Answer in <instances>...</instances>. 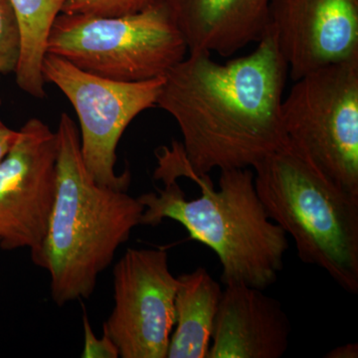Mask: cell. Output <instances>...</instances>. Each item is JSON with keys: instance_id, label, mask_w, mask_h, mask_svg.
<instances>
[{"instance_id": "cell-13", "label": "cell", "mask_w": 358, "mask_h": 358, "mask_svg": "<svg viewBox=\"0 0 358 358\" xmlns=\"http://www.w3.org/2000/svg\"><path fill=\"white\" fill-rule=\"evenodd\" d=\"M167 358H207L222 289L203 267L178 277Z\"/></svg>"}, {"instance_id": "cell-15", "label": "cell", "mask_w": 358, "mask_h": 358, "mask_svg": "<svg viewBox=\"0 0 358 358\" xmlns=\"http://www.w3.org/2000/svg\"><path fill=\"white\" fill-rule=\"evenodd\" d=\"M21 53V31L10 0H0V74L15 73Z\"/></svg>"}, {"instance_id": "cell-4", "label": "cell", "mask_w": 358, "mask_h": 358, "mask_svg": "<svg viewBox=\"0 0 358 358\" xmlns=\"http://www.w3.org/2000/svg\"><path fill=\"white\" fill-rule=\"evenodd\" d=\"M271 220L291 235L301 262L358 293V195L331 182L292 143L253 167Z\"/></svg>"}, {"instance_id": "cell-1", "label": "cell", "mask_w": 358, "mask_h": 358, "mask_svg": "<svg viewBox=\"0 0 358 358\" xmlns=\"http://www.w3.org/2000/svg\"><path fill=\"white\" fill-rule=\"evenodd\" d=\"M288 66L273 33L228 62L188 54L164 78L157 106L176 120L183 143L162 148L157 178L190 179L214 169H253L288 143L282 117Z\"/></svg>"}, {"instance_id": "cell-5", "label": "cell", "mask_w": 358, "mask_h": 358, "mask_svg": "<svg viewBox=\"0 0 358 358\" xmlns=\"http://www.w3.org/2000/svg\"><path fill=\"white\" fill-rule=\"evenodd\" d=\"M47 53L96 76L141 82L166 77L188 50L164 0H155L120 16L60 13Z\"/></svg>"}, {"instance_id": "cell-7", "label": "cell", "mask_w": 358, "mask_h": 358, "mask_svg": "<svg viewBox=\"0 0 358 358\" xmlns=\"http://www.w3.org/2000/svg\"><path fill=\"white\" fill-rule=\"evenodd\" d=\"M42 75L45 83L55 85L76 110L82 157L92 178L99 185L127 192L131 173H115L117 143L138 115L157 106L164 78L114 81L49 53L42 62Z\"/></svg>"}, {"instance_id": "cell-6", "label": "cell", "mask_w": 358, "mask_h": 358, "mask_svg": "<svg viewBox=\"0 0 358 358\" xmlns=\"http://www.w3.org/2000/svg\"><path fill=\"white\" fill-rule=\"evenodd\" d=\"M294 82L282 103L289 143L331 182L358 195V59Z\"/></svg>"}, {"instance_id": "cell-9", "label": "cell", "mask_w": 358, "mask_h": 358, "mask_svg": "<svg viewBox=\"0 0 358 358\" xmlns=\"http://www.w3.org/2000/svg\"><path fill=\"white\" fill-rule=\"evenodd\" d=\"M56 131L32 117L0 160V247L29 248L31 257L46 236L56 197Z\"/></svg>"}, {"instance_id": "cell-19", "label": "cell", "mask_w": 358, "mask_h": 358, "mask_svg": "<svg viewBox=\"0 0 358 358\" xmlns=\"http://www.w3.org/2000/svg\"><path fill=\"white\" fill-rule=\"evenodd\" d=\"M324 357L327 358H357L358 343H352L348 345L336 346L331 352H327Z\"/></svg>"}, {"instance_id": "cell-16", "label": "cell", "mask_w": 358, "mask_h": 358, "mask_svg": "<svg viewBox=\"0 0 358 358\" xmlns=\"http://www.w3.org/2000/svg\"><path fill=\"white\" fill-rule=\"evenodd\" d=\"M155 0H69L62 13L120 16L138 13Z\"/></svg>"}, {"instance_id": "cell-20", "label": "cell", "mask_w": 358, "mask_h": 358, "mask_svg": "<svg viewBox=\"0 0 358 358\" xmlns=\"http://www.w3.org/2000/svg\"><path fill=\"white\" fill-rule=\"evenodd\" d=\"M2 124H4L3 122H1V120H0V126H2Z\"/></svg>"}, {"instance_id": "cell-8", "label": "cell", "mask_w": 358, "mask_h": 358, "mask_svg": "<svg viewBox=\"0 0 358 358\" xmlns=\"http://www.w3.org/2000/svg\"><path fill=\"white\" fill-rule=\"evenodd\" d=\"M114 308L103 324L122 358H167L178 277L164 249L127 250L114 270Z\"/></svg>"}, {"instance_id": "cell-17", "label": "cell", "mask_w": 358, "mask_h": 358, "mask_svg": "<svg viewBox=\"0 0 358 358\" xmlns=\"http://www.w3.org/2000/svg\"><path fill=\"white\" fill-rule=\"evenodd\" d=\"M84 326V350L81 353L83 358H117L120 357L119 350L113 343L112 339L103 334L102 338H96L92 329L87 313L83 315Z\"/></svg>"}, {"instance_id": "cell-2", "label": "cell", "mask_w": 358, "mask_h": 358, "mask_svg": "<svg viewBox=\"0 0 358 358\" xmlns=\"http://www.w3.org/2000/svg\"><path fill=\"white\" fill-rule=\"evenodd\" d=\"M57 185L46 236L31 257L50 275L59 307L95 291L99 275L141 225L145 207L124 190L99 185L85 166L77 124L63 113L57 131Z\"/></svg>"}, {"instance_id": "cell-18", "label": "cell", "mask_w": 358, "mask_h": 358, "mask_svg": "<svg viewBox=\"0 0 358 358\" xmlns=\"http://www.w3.org/2000/svg\"><path fill=\"white\" fill-rule=\"evenodd\" d=\"M18 136V131H14L2 124L0 126V160L6 157Z\"/></svg>"}, {"instance_id": "cell-3", "label": "cell", "mask_w": 358, "mask_h": 358, "mask_svg": "<svg viewBox=\"0 0 358 358\" xmlns=\"http://www.w3.org/2000/svg\"><path fill=\"white\" fill-rule=\"evenodd\" d=\"M201 194L187 199L176 179H162L164 188L138 197L145 207L141 225L157 227L171 219L193 240L210 248L222 267L225 285L264 289L274 285L289 248L287 233L273 222L258 194L250 169L221 171L219 189L209 174L192 178Z\"/></svg>"}, {"instance_id": "cell-10", "label": "cell", "mask_w": 358, "mask_h": 358, "mask_svg": "<svg viewBox=\"0 0 358 358\" xmlns=\"http://www.w3.org/2000/svg\"><path fill=\"white\" fill-rule=\"evenodd\" d=\"M268 30L296 81L358 59V0H271Z\"/></svg>"}, {"instance_id": "cell-14", "label": "cell", "mask_w": 358, "mask_h": 358, "mask_svg": "<svg viewBox=\"0 0 358 358\" xmlns=\"http://www.w3.org/2000/svg\"><path fill=\"white\" fill-rule=\"evenodd\" d=\"M21 31V53L16 68V84L33 98L43 99L42 62L52 25L69 0H10Z\"/></svg>"}, {"instance_id": "cell-11", "label": "cell", "mask_w": 358, "mask_h": 358, "mask_svg": "<svg viewBox=\"0 0 358 358\" xmlns=\"http://www.w3.org/2000/svg\"><path fill=\"white\" fill-rule=\"evenodd\" d=\"M291 322L275 298L247 285L222 289L207 358H281Z\"/></svg>"}, {"instance_id": "cell-12", "label": "cell", "mask_w": 358, "mask_h": 358, "mask_svg": "<svg viewBox=\"0 0 358 358\" xmlns=\"http://www.w3.org/2000/svg\"><path fill=\"white\" fill-rule=\"evenodd\" d=\"M188 54L234 55L268 32L271 0H164Z\"/></svg>"}]
</instances>
